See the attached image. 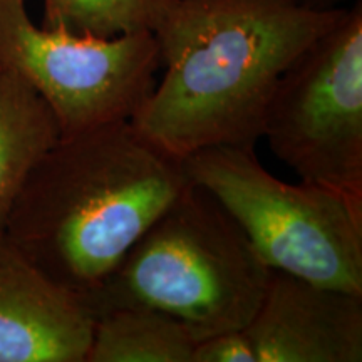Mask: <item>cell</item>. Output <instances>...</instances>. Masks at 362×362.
<instances>
[{
    "label": "cell",
    "instance_id": "2",
    "mask_svg": "<svg viewBox=\"0 0 362 362\" xmlns=\"http://www.w3.org/2000/svg\"><path fill=\"white\" fill-rule=\"evenodd\" d=\"M183 161L116 121L61 136L27 176L2 226L30 262L84 297L180 197Z\"/></svg>",
    "mask_w": 362,
    "mask_h": 362
},
{
    "label": "cell",
    "instance_id": "5",
    "mask_svg": "<svg viewBox=\"0 0 362 362\" xmlns=\"http://www.w3.org/2000/svg\"><path fill=\"white\" fill-rule=\"evenodd\" d=\"M160 66L151 30L78 35L34 24L25 0H0V72L44 99L61 136L129 121L155 88Z\"/></svg>",
    "mask_w": 362,
    "mask_h": 362
},
{
    "label": "cell",
    "instance_id": "8",
    "mask_svg": "<svg viewBox=\"0 0 362 362\" xmlns=\"http://www.w3.org/2000/svg\"><path fill=\"white\" fill-rule=\"evenodd\" d=\"M94 317L0 232V362H84Z\"/></svg>",
    "mask_w": 362,
    "mask_h": 362
},
{
    "label": "cell",
    "instance_id": "1",
    "mask_svg": "<svg viewBox=\"0 0 362 362\" xmlns=\"http://www.w3.org/2000/svg\"><path fill=\"white\" fill-rule=\"evenodd\" d=\"M344 12L297 0H163L151 33L165 74L131 124L176 160L253 149L284 72Z\"/></svg>",
    "mask_w": 362,
    "mask_h": 362
},
{
    "label": "cell",
    "instance_id": "3",
    "mask_svg": "<svg viewBox=\"0 0 362 362\" xmlns=\"http://www.w3.org/2000/svg\"><path fill=\"white\" fill-rule=\"evenodd\" d=\"M270 274L237 220L189 183L83 300L94 319L123 307L163 312L198 342L245 329Z\"/></svg>",
    "mask_w": 362,
    "mask_h": 362
},
{
    "label": "cell",
    "instance_id": "11",
    "mask_svg": "<svg viewBox=\"0 0 362 362\" xmlns=\"http://www.w3.org/2000/svg\"><path fill=\"white\" fill-rule=\"evenodd\" d=\"M161 6L163 0H44L40 25L110 39L151 30Z\"/></svg>",
    "mask_w": 362,
    "mask_h": 362
},
{
    "label": "cell",
    "instance_id": "10",
    "mask_svg": "<svg viewBox=\"0 0 362 362\" xmlns=\"http://www.w3.org/2000/svg\"><path fill=\"white\" fill-rule=\"evenodd\" d=\"M194 344L171 315L123 307L94 319L84 362H193Z\"/></svg>",
    "mask_w": 362,
    "mask_h": 362
},
{
    "label": "cell",
    "instance_id": "9",
    "mask_svg": "<svg viewBox=\"0 0 362 362\" xmlns=\"http://www.w3.org/2000/svg\"><path fill=\"white\" fill-rule=\"evenodd\" d=\"M59 138L44 99L21 78L0 72V232L27 176Z\"/></svg>",
    "mask_w": 362,
    "mask_h": 362
},
{
    "label": "cell",
    "instance_id": "12",
    "mask_svg": "<svg viewBox=\"0 0 362 362\" xmlns=\"http://www.w3.org/2000/svg\"><path fill=\"white\" fill-rule=\"evenodd\" d=\"M193 362H255L245 329L228 330L194 344Z\"/></svg>",
    "mask_w": 362,
    "mask_h": 362
},
{
    "label": "cell",
    "instance_id": "6",
    "mask_svg": "<svg viewBox=\"0 0 362 362\" xmlns=\"http://www.w3.org/2000/svg\"><path fill=\"white\" fill-rule=\"evenodd\" d=\"M262 138L300 181L362 205L361 0L284 72Z\"/></svg>",
    "mask_w": 362,
    "mask_h": 362
},
{
    "label": "cell",
    "instance_id": "7",
    "mask_svg": "<svg viewBox=\"0 0 362 362\" xmlns=\"http://www.w3.org/2000/svg\"><path fill=\"white\" fill-rule=\"evenodd\" d=\"M245 332L255 362H361L362 296L272 270Z\"/></svg>",
    "mask_w": 362,
    "mask_h": 362
},
{
    "label": "cell",
    "instance_id": "13",
    "mask_svg": "<svg viewBox=\"0 0 362 362\" xmlns=\"http://www.w3.org/2000/svg\"><path fill=\"white\" fill-rule=\"evenodd\" d=\"M302 6L317 8V11H327V8H336L339 4L347 2V0H297Z\"/></svg>",
    "mask_w": 362,
    "mask_h": 362
},
{
    "label": "cell",
    "instance_id": "4",
    "mask_svg": "<svg viewBox=\"0 0 362 362\" xmlns=\"http://www.w3.org/2000/svg\"><path fill=\"white\" fill-rule=\"evenodd\" d=\"M181 161L189 183L214 194L272 270L362 296L359 203L322 185L275 178L253 149L214 146Z\"/></svg>",
    "mask_w": 362,
    "mask_h": 362
}]
</instances>
